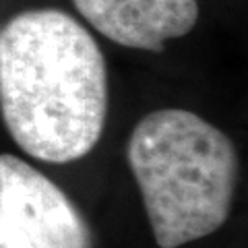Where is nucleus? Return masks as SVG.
<instances>
[{
    "label": "nucleus",
    "mask_w": 248,
    "mask_h": 248,
    "mask_svg": "<svg viewBox=\"0 0 248 248\" xmlns=\"http://www.w3.org/2000/svg\"><path fill=\"white\" fill-rule=\"evenodd\" d=\"M0 110L31 157L68 164L97 145L108 73L97 42L56 9L19 13L0 33Z\"/></svg>",
    "instance_id": "obj_1"
},
{
    "label": "nucleus",
    "mask_w": 248,
    "mask_h": 248,
    "mask_svg": "<svg viewBox=\"0 0 248 248\" xmlns=\"http://www.w3.org/2000/svg\"><path fill=\"white\" fill-rule=\"evenodd\" d=\"M159 248L195 242L226 223L238 184L230 137L186 110H157L137 122L126 147Z\"/></svg>",
    "instance_id": "obj_2"
},
{
    "label": "nucleus",
    "mask_w": 248,
    "mask_h": 248,
    "mask_svg": "<svg viewBox=\"0 0 248 248\" xmlns=\"http://www.w3.org/2000/svg\"><path fill=\"white\" fill-rule=\"evenodd\" d=\"M87 23L120 46L164 50V44L197 25V0H73Z\"/></svg>",
    "instance_id": "obj_4"
},
{
    "label": "nucleus",
    "mask_w": 248,
    "mask_h": 248,
    "mask_svg": "<svg viewBox=\"0 0 248 248\" xmlns=\"http://www.w3.org/2000/svg\"><path fill=\"white\" fill-rule=\"evenodd\" d=\"M0 248H31L0 201Z\"/></svg>",
    "instance_id": "obj_5"
},
{
    "label": "nucleus",
    "mask_w": 248,
    "mask_h": 248,
    "mask_svg": "<svg viewBox=\"0 0 248 248\" xmlns=\"http://www.w3.org/2000/svg\"><path fill=\"white\" fill-rule=\"evenodd\" d=\"M0 201L31 248H91V230L71 199L17 155H0Z\"/></svg>",
    "instance_id": "obj_3"
}]
</instances>
